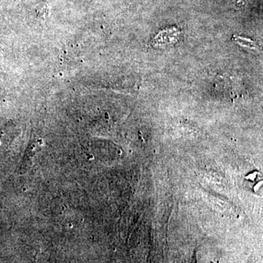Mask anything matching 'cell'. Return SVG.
I'll list each match as a JSON object with an SVG mask.
<instances>
[{"label": "cell", "mask_w": 263, "mask_h": 263, "mask_svg": "<svg viewBox=\"0 0 263 263\" xmlns=\"http://www.w3.org/2000/svg\"><path fill=\"white\" fill-rule=\"evenodd\" d=\"M37 16L38 18L43 19L46 18L48 16V10L47 8H42L41 9L37 10Z\"/></svg>", "instance_id": "7a4b0ae2"}, {"label": "cell", "mask_w": 263, "mask_h": 263, "mask_svg": "<svg viewBox=\"0 0 263 263\" xmlns=\"http://www.w3.org/2000/svg\"><path fill=\"white\" fill-rule=\"evenodd\" d=\"M233 1L236 8H239L245 7L248 0H233Z\"/></svg>", "instance_id": "3957f363"}, {"label": "cell", "mask_w": 263, "mask_h": 263, "mask_svg": "<svg viewBox=\"0 0 263 263\" xmlns=\"http://www.w3.org/2000/svg\"><path fill=\"white\" fill-rule=\"evenodd\" d=\"M180 32L176 27H171L161 31L157 37L153 40V44L155 46L160 45L170 44L176 41L179 37Z\"/></svg>", "instance_id": "6da1fadb"}]
</instances>
